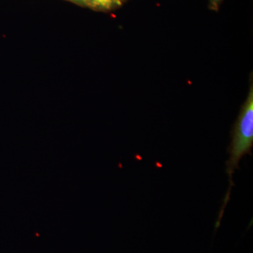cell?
<instances>
[{
	"instance_id": "7a4b0ae2",
	"label": "cell",
	"mask_w": 253,
	"mask_h": 253,
	"mask_svg": "<svg viewBox=\"0 0 253 253\" xmlns=\"http://www.w3.org/2000/svg\"><path fill=\"white\" fill-rule=\"evenodd\" d=\"M86 4L101 9H111L121 4V0H86Z\"/></svg>"
},
{
	"instance_id": "3957f363",
	"label": "cell",
	"mask_w": 253,
	"mask_h": 253,
	"mask_svg": "<svg viewBox=\"0 0 253 253\" xmlns=\"http://www.w3.org/2000/svg\"><path fill=\"white\" fill-rule=\"evenodd\" d=\"M75 1H80V2L85 3L86 0H75Z\"/></svg>"
},
{
	"instance_id": "6da1fadb",
	"label": "cell",
	"mask_w": 253,
	"mask_h": 253,
	"mask_svg": "<svg viewBox=\"0 0 253 253\" xmlns=\"http://www.w3.org/2000/svg\"><path fill=\"white\" fill-rule=\"evenodd\" d=\"M253 144V91H250L249 96L241 109L233 134L232 142L229 147L230 154L229 161L226 162V173L229 177V186L227 194L224 199V206L219 213L217 225H219L224 209L230 198L231 189L234 185L232 176L236 169L239 168V162L245 155L251 154Z\"/></svg>"
}]
</instances>
